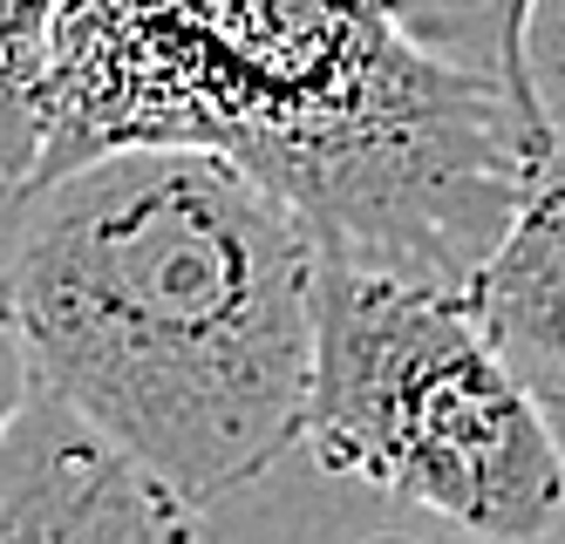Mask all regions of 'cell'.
<instances>
[{"label": "cell", "mask_w": 565, "mask_h": 544, "mask_svg": "<svg viewBox=\"0 0 565 544\" xmlns=\"http://www.w3.org/2000/svg\"><path fill=\"white\" fill-rule=\"evenodd\" d=\"M124 143L218 150L313 253L450 286L552 157L532 103L416 49L388 0H62L28 184Z\"/></svg>", "instance_id": "obj_1"}, {"label": "cell", "mask_w": 565, "mask_h": 544, "mask_svg": "<svg viewBox=\"0 0 565 544\" xmlns=\"http://www.w3.org/2000/svg\"><path fill=\"white\" fill-rule=\"evenodd\" d=\"M14 198L8 279L34 382L191 511L253 490L307 423V218L198 143H124Z\"/></svg>", "instance_id": "obj_2"}, {"label": "cell", "mask_w": 565, "mask_h": 544, "mask_svg": "<svg viewBox=\"0 0 565 544\" xmlns=\"http://www.w3.org/2000/svg\"><path fill=\"white\" fill-rule=\"evenodd\" d=\"M300 442L328 477L498 544L565 518V449L491 348L470 286L313 253Z\"/></svg>", "instance_id": "obj_3"}, {"label": "cell", "mask_w": 565, "mask_h": 544, "mask_svg": "<svg viewBox=\"0 0 565 544\" xmlns=\"http://www.w3.org/2000/svg\"><path fill=\"white\" fill-rule=\"evenodd\" d=\"M205 511L42 382L0 429V537H198Z\"/></svg>", "instance_id": "obj_4"}, {"label": "cell", "mask_w": 565, "mask_h": 544, "mask_svg": "<svg viewBox=\"0 0 565 544\" xmlns=\"http://www.w3.org/2000/svg\"><path fill=\"white\" fill-rule=\"evenodd\" d=\"M470 307L565 449V150L539 163L504 238L470 279Z\"/></svg>", "instance_id": "obj_5"}, {"label": "cell", "mask_w": 565, "mask_h": 544, "mask_svg": "<svg viewBox=\"0 0 565 544\" xmlns=\"http://www.w3.org/2000/svg\"><path fill=\"white\" fill-rule=\"evenodd\" d=\"M388 14L416 49L457 62L470 75H491L511 96H524V75H518L524 0H388Z\"/></svg>", "instance_id": "obj_6"}, {"label": "cell", "mask_w": 565, "mask_h": 544, "mask_svg": "<svg viewBox=\"0 0 565 544\" xmlns=\"http://www.w3.org/2000/svg\"><path fill=\"white\" fill-rule=\"evenodd\" d=\"M518 75H524V103L545 122L552 150H565V0H524Z\"/></svg>", "instance_id": "obj_7"}, {"label": "cell", "mask_w": 565, "mask_h": 544, "mask_svg": "<svg viewBox=\"0 0 565 544\" xmlns=\"http://www.w3.org/2000/svg\"><path fill=\"white\" fill-rule=\"evenodd\" d=\"M62 0H0V96H21L42 116V62Z\"/></svg>", "instance_id": "obj_8"}, {"label": "cell", "mask_w": 565, "mask_h": 544, "mask_svg": "<svg viewBox=\"0 0 565 544\" xmlns=\"http://www.w3.org/2000/svg\"><path fill=\"white\" fill-rule=\"evenodd\" d=\"M34 388V367H28V333H21V307H14V279L0 273V429L14 423V408Z\"/></svg>", "instance_id": "obj_9"}, {"label": "cell", "mask_w": 565, "mask_h": 544, "mask_svg": "<svg viewBox=\"0 0 565 544\" xmlns=\"http://www.w3.org/2000/svg\"><path fill=\"white\" fill-rule=\"evenodd\" d=\"M34 150H42V116L21 96H0V184L21 191L34 171Z\"/></svg>", "instance_id": "obj_10"}]
</instances>
